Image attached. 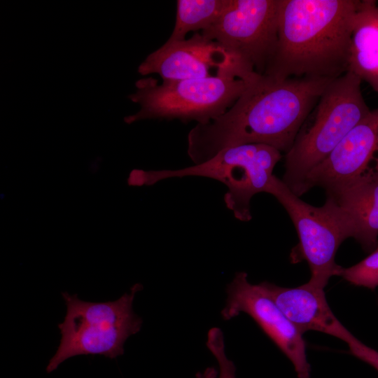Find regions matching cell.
<instances>
[{
	"label": "cell",
	"instance_id": "6da1fadb",
	"mask_svg": "<svg viewBox=\"0 0 378 378\" xmlns=\"http://www.w3.org/2000/svg\"><path fill=\"white\" fill-rule=\"evenodd\" d=\"M332 80L258 74L225 113L190 130L188 155L198 164L225 148L253 144L286 153Z\"/></svg>",
	"mask_w": 378,
	"mask_h": 378
},
{
	"label": "cell",
	"instance_id": "7a4b0ae2",
	"mask_svg": "<svg viewBox=\"0 0 378 378\" xmlns=\"http://www.w3.org/2000/svg\"><path fill=\"white\" fill-rule=\"evenodd\" d=\"M358 1L281 0L276 46L262 75L334 79L347 72Z\"/></svg>",
	"mask_w": 378,
	"mask_h": 378
},
{
	"label": "cell",
	"instance_id": "3957f363",
	"mask_svg": "<svg viewBox=\"0 0 378 378\" xmlns=\"http://www.w3.org/2000/svg\"><path fill=\"white\" fill-rule=\"evenodd\" d=\"M361 80L347 71L327 85L314 109L285 155L281 180L298 196L308 174L370 113L363 97Z\"/></svg>",
	"mask_w": 378,
	"mask_h": 378
},
{
	"label": "cell",
	"instance_id": "277c9868",
	"mask_svg": "<svg viewBox=\"0 0 378 378\" xmlns=\"http://www.w3.org/2000/svg\"><path fill=\"white\" fill-rule=\"evenodd\" d=\"M281 153L265 144H244L225 148L206 162L178 169H132L127 178L130 186H153L171 178L206 177L227 188L224 202L234 217L248 222L251 200L259 192L270 194L277 177L273 174Z\"/></svg>",
	"mask_w": 378,
	"mask_h": 378
},
{
	"label": "cell",
	"instance_id": "5b68a950",
	"mask_svg": "<svg viewBox=\"0 0 378 378\" xmlns=\"http://www.w3.org/2000/svg\"><path fill=\"white\" fill-rule=\"evenodd\" d=\"M134 284L130 293L115 301L88 302L77 295L62 292L66 306L64 321L58 324L62 335L59 346L46 367L50 373L66 359L79 355H102L115 358L124 354L127 338L140 331L143 321L133 311Z\"/></svg>",
	"mask_w": 378,
	"mask_h": 378
},
{
	"label": "cell",
	"instance_id": "8992f818",
	"mask_svg": "<svg viewBox=\"0 0 378 378\" xmlns=\"http://www.w3.org/2000/svg\"><path fill=\"white\" fill-rule=\"evenodd\" d=\"M249 81V80H248ZM248 81L226 74L176 81L146 78L136 82V90L128 96L140 110L124 118L132 124L146 119H178L204 125L222 115L246 88Z\"/></svg>",
	"mask_w": 378,
	"mask_h": 378
},
{
	"label": "cell",
	"instance_id": "52a82bcc",
	"mask_svg": "<svg viewBox=\"0 0 378 378\" xmlns=\"http://www.w3.org/2000/svg\"><path fill=\"white\" fill-rule=\"evenodd\" d=\"M281 0H230L201 34L226 52L227 71L246 81L262 75L276 46Z\"/></svg>",
	"mask_w": 378,
	"mask_h": 378
},
{
	"label": "cell",
	"instance_id": "ba28073f",
	"mask_svg": "<svg viewBox=\"0 0 378 378\" xmlns=\"http://www.w3.org/2000/svg\"><path fill=\"white\" fill-rule=\"evenodd\" d=\"M270 195L286 211L299 238L290 254L291 262L307 261L311 271L308 283L324 289L331 276H338L341 266L335 262V255L349 238L342 214L328 197L321 206L302 201L278 177Z\"/></svg>",
	"mask_w": 378,
	"mask_h": 378
},
{
	"label": "cell",
	"instance_id": "9c48e42d",
	"mask_svg": "<svg viewBox=\"0 0 378 378\" xmlns=\"http://www.w3.org/2000/svg\"><path fill=\"white\" fill-rule=\"evenodd\" d=\"M226 293L222 318L229 321L241 312L248 314L291 361L298 377L309 378L311 369L302 334L260 285L251 284L247 273L239 272L227 284Z\"/></svg>",
	"mask_w": 378,
	"mask_h": 378
},
{
	"label": "cell",
	"instance_id": "30bf717a",
	"mask_svg": "<svg viewBox=\"0 0 378 378\" xmlns=\"http://www.w3.org/2000/svg\"><path fill=\"white\" fill-rule=\"evenodd\" d=\"M378 161V108L353 128L307 176L302 195L314 187L326 192L351 181Z\"/></svg>",
	"mask_w": 378,
	"mask_h": 378
},
{
	"label": "cell",
	"instance_id": "8fae6325",
	"mask_svg": "<svg viewBox=\"0 0 378 378\" xmlns=\"http://www.w3.org/2000/svg\"><path fill=\"white\" fill-rule=\"evenodd\" d=\"M227 55L215 41L196 32L181 41H167L138 67L142 76L156 74L162 81H176L227 74Z\"/></svg>",
	"mask_w": 378,
	"mask_h": 378
},
{
	"label": "cell",
	"instance_id": "7c38bea8",
	"mask_svg": "<svg viewBox=\"0 0 378 378\" xmlns=\"http://www.w3.org/2000/svg\"><path fill=\"white\" fill-rule=\"evenodd\" d=\"M346 221L349 238L365 252L378 246V161L347 183L328 192Z\"/></svg>",
	"mask_w": 378,
	"mask_h": 378
},
{
	"label": "cell",
	"instance_id": "4fadbf2b",
	"mask_svg": "<svg viewBox=\"0 0 378 378\" xmlns=\"http://www.w3.org/2000/svg\"><path fill=\"white\" fill-rule=\"evenodd\" d=\"M259 285L302 334L315 330L345 342L351 335L334 315L323 288L308 282L296 288L281 287L268 281Z\"/></svg>",
	"mask_w": 378,
	"mask_h": 378
},
{
	"label": "cell",
	"instance_id": "5bb4252c",
	"mask_svg": "<svg viewBox=\"0 0 378 378\" xmlns=\"http://www.w3.org/2000/svg\"><path fill=\"white\" fill-rule=\"evenodd\" d=\"M378 93V6L359 1L350 34L348 70Z\"/></svg>",
	"mask_w": 378,
	"mask_h": 378
},
{
	"label": "cell",
	"instance_id": "9a60e30c",
	"mask_svg": "<svg viewBox=\"0 0 378 378\" xmlns=\"http://www.w3.org/2000/svg\"><path fill=\"white\" fill-rule=\"evenodd\" d=\"M230 0H178L174 27L168 41L186 39L191 31H202L213 24Z\"/></svg>",
	"mask_w": 378,
	"mask_h": 378
},
{
	"label": "cell",
	"instance_id": "2e32d148",
	"mask_svg": "<svg viewBox=\"0 0 378 378\" xmlns=\"http://www.w3.org/2000/svg\"><path fill=\"white\" fill-rule=\"evenodd\" d=\"M338 276L350 284L374 289L378 286V246L363 260L349 267H341Z\"/></svg>",
	"mask_w": 378,
	"mask_h": 378
},
{
	"label": "cell",
	"instance_id": "e0dca14e",
	"mask_svg": "<svg viewBox=\"0 0 378 378\" xmlns=\"http://www.w3.org/2000/svg\"><path fill=\"white\" fill-rule=\"evenodd\" d=\"M206 345L218 364V378H236L234 363L226 356L222 330L213 327L207 332Z\"/></svg>",
	"mask_w": 378,
	"mask_h": 378
},
{
	"label": "cell",
	"instance_id": "ac0fdd59",
	"mask_svg": "<svg viewBox=\"0 0 378 378\" xmlns=\"http://www.w3.org/2000/svg\"><path fill=\"white\" fill-rule=\"evenodd\" d=\"M346 343L351 354L372 366L378 371V351L368 346L352 334Z\"/></svg>",
	"mask_w": 378,
	"mask_h": 378
},
{
	"label": "cell",
	"instance_id": "d6986e66",
	"mask_svg": "<svg viewBox=\"0 0 378 378\" xmlns=\"http://www.w3.org/2000/svg\"><path fill=\"white\" fill-rule=\"evenodd\" d=\"M218 370L214 367L206 368L202 372H198L196 373V378H218Z\"/></svg>",
	"mask_w": 378,
	"mask_h": 378
}]
</instances>
